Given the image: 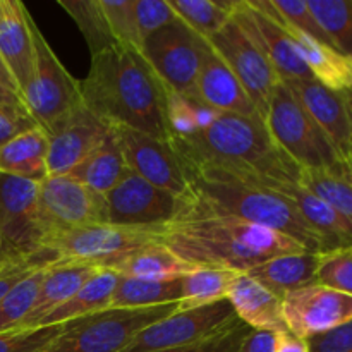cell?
Segmentation results:
<instances>
[{
    "label": "cell",
    "instance_id": "obj_1",
    "mask_svg": "<svg viewBox=\"0 0 352 352\" xmlns=\"http://www.w3.org/2000/svg\"><path fill=\"white\" fill-rule=\"evenodd\" d=\"M86 109L110 127H129L168 143V89L143 57L141 50L116 45L91 57L82 81Z\"/></svg>",
    "mask_w": 352,
    "mask_h": 352
},
{
    "label": "cell",
    "instance_id": "obj_2",
    "mask_svg": "<svg viewBox=\"0 0 352 352\" xmlns=\"http://www.w3.org/2000/svg\"><path fill=\"white\" fill-rule=\"evenodd\" d=\"M157 243L195 267L246 274L256 265L291 253H309L298 241L268 227L188 206L157 229Z\"/></svg>",
    "mask_w": 352,
    "mask_h": 352
},
{
    "label": "cell",
    "instance_id": "obj_3",
    "mask_svg": "<svg viewBox=\"0 0 352 352\" xmlns=\"http://www.w3.org/2000/svg\"><path fill=\"white\" fill-rule=\"evenodd\" d=\"M181 165L188 181V195L181 199L188 206L268 227L298 241L309 253L322 254L318 234L291 201L243 182L215 165Z\"/></svg>",
    "mask_w": 352,
    "mask_h": 352
},
{
    "label": "cell",
    "instance_id": "obj_4",
    "mask_svg": "<svg viewBox=\"0 0 352 352\" xmlns=\"http://www.w3.org/2000/svg\"><path fill=\"white\" fill-rule=\"evenodd\" d=\"M168 144L186 164L239 165L272 177L298 181L299 167L278 150L261 117L220 112L205 129L170 138Z\"/></svg>",
    "mask_w": 352,
    "mask_h": 352
},
{
    "label": "cell",
    "instance_id": "obj_5",
    "mask_svg": "<svg viewBox=\"0 0 352 352\" xmlns=\"http://www.w3.org/2000/svg\"><path fill=\"white\" fill-rule=\"evenodd\" d=\"M265 124L282 153L299 168L342 174V162L305 107L285 82H278L272 95Z\"/></svg>",
    "mask_w": 352,
    "mask_h": 352
},
{
    "label": "cell",
    "instance_id": "obj_6",
    "mask_svg": "<svg viewBox=\"0 0 352 352\" xmlns=\"http://www.w3.org/2000/svg\"><path fill=\"white\" fill-rule=\"evenodd\" d=\"M179 302L153 308L105 309L64 323L60 336L45 352H122L151 323L174 315Z\"/></svg>",
    "mask_w": 352,
    "mask_h": 352
},
{
    "label": "cell",
    "instance_id": "obj_7",
    "mask_svg": "<svg viewBox=\"0 0 352 352\" xmlns=\"http://www.w3.org/2000/svg\"><path fill=\"white\" fill-rule=\"evenodd\" d=\"M33 72L21 98L31 119L48 133L81 105V86L58 60L36 23L33 24Z\"/></svg>",
    "mask_w": 352,
    "mask_h": 352
},
{
    "label": "cell",
    "instance_id": "obj_8",
    "mask_svg": "<svg viewBox=\"0 0 352 352\" xmlns=\"http://www.w3.org/2000/svg\"><path fill=\"white\" fill-rule=\"evenodd\" d=\"M155 241H157V229L96 223L50 237L45 243V248L55 251L58 261L64 263L113 268L124 258Z\"/></svg>",
    "mask_w": 352,
    "mask_h": 352
},
{
    "label": "cell",
    "instance_id": "obj_9",
    "mask_svg": "<svg viewBox=\"0 0 352 352\" xmlns=\"http://www.w3.org/2000/svg\"><path fill=\"white\" fill-rule=\"evenodd\" d=\"M38 186L40 182L0 174V267L45 250L38 220Z\"/></svg>",
    "mask_w": 352,
    "mask_h": 352
},
{
    "label": "cell",
    "instance_id": "obj_10",
    "mask_svg": "<svg viewBox=\"0 0 352 352\" xmlns=\"http://www.w3.org/2000/svg\"><path fill=\"white\" fill-rule=\"evenodd\" d=\"M38 220L47 243L79 227L109 223L107 199L72 175H48L38 186Z\"/></svg>",
    "mask_w": 352,
    "mask_h": 352
},
{
    "label": "cell",
    "instance_id": "obj_11",
    "mask_svg": "<svg viewBox=\"0 0 352 352\" xmlns=\"http://www.w3.org/2000/svg\"><path fill=\"white\" fill-rule=\"evenodd\" d=\"M206 38L181 19H174L143 41L141 54L172 93L195 98V85L201 65Z\"/></svg>",
    "mask_w": 352,
    "mask_h": 352
},
{
    "label": "cell",
    "instance_id": "obj_12",
    "mask_svg": "<svg viewBox=\"0 0 352 352\" xmlns=\"http://www.w3.org/2000/svg\"><path fill=\"white\" fill-rule=\"evenodd\" d=\"M237 320L229 299L199 306L151 323L122 352H160L199 342L229 329Z\"/></svg>",
    "mask_w": 352,
    "mask_h": 352
},
{
    "label": "cell",
    "instance_id": "obj_13",
    "mask_svg": "<svg viewBox=\"0 0 352 352\" xmlns=\"http://www.w3.org/2000/svg\"><path fill=\"white\" fill-rule=\"evenodd\" d=\"M232 19L263 52L282 82L313 79L291 36L282 28L272 0H236Z\"/></svg>",
    "mask_w": 352,
    "mask_h": 352
},
{
    "label": "cell",
    "instance_id": "obj_14",
    "mask_svg": "<svg viewBox=\"0 0 352 352\" xmlns=\"http://www.w3.org/2000/svg\"><path fill=\"white\" fill-rule=\"evenodd\" d=\"M208 43L239 79L253 105L256 107L258 116L265 122L272 95L280 82V78L263 52L251 41L234 19H230L219 33L210 36Z\"/></svg>",
    "mask_w": 352,
    "mask_h": 352
},
{
    "label": "cell",
    "instance_id": "obj_15",
    "mask_svg": "<svg viewBox=\"0 0 352 352\" xmlns=\"http://www.w3.org/2000/svg\"><path fill=\"white\" fill-rule=\"evenodd\" d=\"M109 223L138 229L167 226L181 210V198L150 184L133 170L105 195Z\"/></svg>",
    "mask_w": 352,
    "mask_h": 352
},
{
    "label": "cell",
    "instance_id": "obj_16",
    "mask_svg": "<svg viewBox=\"0 0 352 352\" xmlns=\"http://www.w3.org/2000/svg\"><path fill=\"white\" fill-rule=\"evenodd\" d=\"M289 332L301 339L322 336L352 320V296L322 284H309L282 299Z\"/></svg>",
    "mask_w": 352,
    "mask_h": 352
},
{
    "label": "cell",
    "instance_id": "obj_17",
    "mask_svg": "<svg viewBox=\"0 0 352 352\" xmlns=\"http://www.w3.org/2000/svg\"><path fill=\"white\" fill-rule=\"evenodd\" d=\"M110 129L129 170L177 198H184L188 195V181L181 160L170 144L129 127L116 126Z\"/></svg>",
    "mask_w": 352,
    "mask_h": 352
},
{
    "label": "cell",
    "instance_id": "obj_18",
    "mask_svg": "<svg viewBox=\"0 0 352 352\" xmlns=\"http://www.w3.org/2000/svg\"><path fill=\"white\" fill-rule=\"evenodd\" d=\"M110 133V126L93 116L85 103L48 131V175L71 174Z\"/></svg>",
    "mask_w": 352,
    "mask_h": 352
},
{
    "label": "cell",
    "instance_id": "obj_19",
    "mask_svg": "<svg viewBox=\"0 0 352 352\" xmlns=\"http://www.w3.org/2000/svg\"><path fill=\"white\" fill-rule=\"evenodd\" d=\"M285 85L325 134L342 165L349 164L352 155L351 122L342 93L332 91L315 79L287 81Z\"/></svg>",
    "mask_w": 352,
    "mask_h": 352
},
{
    "label": "cell",
    "instance_id": "obj_20",
    "mask_svg": "<svg viewBox=\"0 0 352 352\" xmlns=\"http://www.w3.org/2000/svg\"><path fill=\"white\" fill-rule=\"evenodd\" d=\"M195 98L215 109L217 112L260 117L256 107L253 105L239 79L227 67L220 55L213 50L208 40H206L201 65H199L198 78H196Z\"/></svg>",
    "mask_w": 352,
    "mask_h": 352
},
{
    "label": "cell",
    "instance_id": "obj_21",
    "mask_svg": "<svg viewBox=\"0 0 352 352\" xmlns=\"http://www.w3.org/2000/svg\"><path fill=\"white\" fill-rule=\"evenodd\" d=\"M33 17L19 0H0V55L6 60L19 95L34 64Z\"/></svg>",
    "mask_w": 352,
    "mask_h": 352
},
{
    "label": "cell",
    "instance_id": "obj_22",
    "mask_svg": "<svg viewBox=\"0 0 352 352\" xmlns=\"http://www.w3.org/2000/svg\"><path fill=\"white\" fill-rule=\"evenodd\" d=\"M227 299L232 305L237 318L250 329L270 330L277 333L287 330L282 299L254 280L251 275L237 274Z\"/></svg>",
    "mask_w": 352,
    "mask_h": 352
},
{
    "label": "cell",
    "instance_id": "obj_23",
    "mask_svg": "<svg viewBox=\"0 0 352 352\" xmlns=\"http://www.w3.org/2000/svg\"><path fill=\"white\" fill-rule=\"evenodd\" d=\"M96 270L98 268L89 267V265L64 263V261L50 265L45 272L36 301L30 315L21 322L17 330H31L41 327L43 320L58 306L69 301L82 287V284L96 274Z\"/></svg>",
    "mask_w": 352,
    "mask_h": 352
},
{
    "label": "cell",
    "instance_id": "obj_24",
    "mask_svg": "<svg viewBox=\"0 0 352 352\" xmlns=\"http://www.w3.org/2000/svg\"><path fill=\"white\" fill-rule=\"evenodd\" d=\"M277 10V9H275ZM278 14V12H277ZM282 28L287 31L294 43L296 50L305 60L306 67L311 72L313 79L323 85L325 88L337 93H346L352 89V57L340 54L337 48L330 45H323L306 34L299 33L282 21L278 14Z\"/></svg>",
    "mask_w": 352,
    "mask_h": 352
},
{
    "label": "cell",
    "instance_id": "obj_25",
    "mask_svg": "<svg viewBox=\"0 0 352 352\" xmlns=\"http://www.w3.org/2000/svg\"><path fill=\"white\" fill-rule=\"evenodd\" d=\"M48 134L33 126L21 131L0 146V174L41 182L48 177Z\"/></svg>",
    "mask_w": 352,
    "mask_h": 352
},
{
    "label": "cell",
    "instance_id": "obj_26",
    "mask_svg": "<svg viewBox=\"0 0 352 352\" xmlns=\"http://www.w3.org/2000/svg\"><path fill=\"white\" fill-rule=\"evenodd\" d=\"M318 263L320 254L316 253L280 254L256 265L246 274L275 296L284 299L285 294L296 289L315 284Z\"/></svg>",
    "mask_w": 352,
    "mask_h": 352
},
{
    "label": "cell",
    "instance_id": "obj_27",
    "mask_svg": "<svg viewBox=\"0 0 352 352\" xmlns=\"http://www.w3.org/2000/svg\"><path fill=\"white\" fill-rule=\"evenodd\" d=\"M195 265L188 263L177 254L172 253L168 248L160 243H151L148 246L141 248L136 253L124 258L120 263L110 268L120 277L140 278V280L151 282H168L179 280L186 274L195 270Z\"/></svg>",
    "mask_w": 352,
    "mask_h": 352
},
{
    "label": "cell",
    "instance_id": "obj_28",
    "mask_svg": "<svg viewBox=\"0 0 352 352\" xmlns=\"http://www.w3.org/2000/svg\"><path fill=\"white\" fill-rule=\"evenodd\" d=\"M119 277L120 275L110 268H98L96 274L89 277L69 301L58 306L43 320L41 327L62 325V323L109 309Z\"/></svg>",
    "mask_w": 352,
    "mask_h": 352
},
{
    "label": "cell",
    "instance_id": "obj_29",
    "mask_svg": "<svg viewBox=\"0 0 352 352\" xmlns=\"http://www.w3.org/2000/svg\"><path fill=\"white\" fill-rule=\"evenodd\" d=\"M127 172H129V167H127L122 151L110 129L109 136L69 175L88 186L93 191L105 196L126 177Z\"/></svg>",
    "mask_w": 352,
    "mask_h": 352
},
{
    "label": "cell",
    "instance_id": "obj_30",
    "mask_svg": "<svg viewBox=\"0 0 352 352\" xmlns=\"http://www.w3.org/2000/svg\"><path fill=\"white\" fill-rule=\"evenodd\" d=\"M237 274L239 272L223 268L196 267L181 278V301L177 311H188L227 299Z\"/></svg>",
    "mask_w": 352,
    "mask_h": 352
},
{
    "label": "cell",
    "instance_id": "obj_31",
    "mask_svg": "<svg viewBox=\"0 0 352 352\" xmlns=\"http://www.w3.org/2000/svg\"><path fill=\"white\" fill-rule=\"evenodd\" d=\"M179 301H181V278L168 282H151L119 277L117 287L112 294V301H110V308H153V306Z\"/></svg>",
    "mask_w": 352,
    "mask_h": 352
},
{
    "label": "cell",
    "instance_id": "obj_32",
    "mask_svg": "<svg viewBox=\"0 0 352 352\" xmlns=\"http://www.w3.org/2000/svg\"><path fill=\"white\" fill-rule=\"evenodd\" d=\"M58 6L78 24L91 57L119 45L110 31L100 0H58Z\"/></svg>",
    "mask_w": 352,
    "mask_h": 352
},
{
    "label": "cell",
    "instance_id": "obj_33",
    "mask_svg": "<svg viewBox=\"0 0 352 352\" xmlns=\"http://www.w3.org/2000/svg\"><path fill=\"white\" fill-rule=\"evenodd\" d=\"M234 2L236 0H168V6L182 23L208 40L232 19Z\"/></svg>",
    "mask_w": 352,
    "mask_h": 352
},
{
    "label": "cell",
    "instance_id": "obj_34",
    "mask_svg": "<svg viewBox=\"0 0 352 352\" xmlns=\"http://www.w3.org/2000/svg\"><path fill=\"white\" fill-rule=\"evenodd\" d=\"M308 6L333 47L352 57V0H308Z\"/></svg>",
    "mask_w": 352,
    "mask_h": 352
},
{
    "label": "cell",
    "instance_id": "obj_35",
    "mask_svg": "<svg viewBox=\"0 0 352 352\" xmlns=\"http://www.w3.org/2000/svg\"><path fill=\"white\" fill-rule=\"evenodd\" d=\"M298 182L333 206L344 219L352 223V186L349 182L330 172L308 168H299Z\"/></svg>",
    "mask_w": 352,
    "mask_h": 352
},
{
    "label": "cell",
    "instance_id": "obj_36",
    "mask_svg": "<svg viewBox=\"0 0 352 352\" xmlns=\"http://www.w3.org/2000/svg\"><path fill=\"white\" fill-rule=\"evenodd\" d=\"M47 268H41V270L34 272L30 277L24 278V280H21L0 301V333L17 330L21 322L30 315L31 308L36 301L38 291H40L41 280H43Z\"/></svg>",
    "mask_w": 352,
    "mask_h": 352
},
{
    "label": "cell",
    "instance_id": "obj_37",
    "mask_svg": "<svg viewBox=\"0 0 352 352\" xmlns=\"http://www.w3.org/2000/svg\"><path fill=\"white\" fill-rule=\"evenodd\" d=\"M100 6L117 43L141 50L143 41L138 31L134 0H100Z\"/></svg>",
    "mask_w": 352,
    "mask_h": 352
},
{
    "label": "cell",
    "instance_id": "obj_38",
    "mask_svg": "<svg viewBox=\"0 0 352 352\" xmlns=\"http://www.w3.org/2000/svg\"><path fill=\"white\" fill-rule=\"evenodd\" d=\"M316 284L352 296V248L320 254Z\"/></svg>",
    "mask_w": 352,
    "mask_h": 352
},
{
    "label": "cell",
    "instance_id": "obj_39",
    "mask_svg": "<svg viewBox=\"0 0 352 352\" xmlns=\"http://www.w3.org/2000/svg\"><path fill=\"white\" fill-rule=\"evenodd\" d=\"M272 6L277 9V12L280 14L282 21L285 24L298 30L299 33L313 38V40L320 41V43L333 47L330 38L327 36L323 28L320 26L316 17L313 16L311 9L308 6V0H272Z\"/></svg>",
    "mask_w": 352,
    "mask_h": 352
},
{
    "label": "cell",
    "instance_id": "obj_40",
    "mask_svg": "<svg viewBox=\"0 0 352 352\" xmlns=\"http://www.w3.org/2000/svg\"><path fill=\"white\" fill-rule=\"evenodd\" d=\"M62 329L64 323L0 333V352H45L60 336Z\"/></svg>",
    "mask_w": 352,
    "mask_h": 352
},
{
    "label": "cell",
    "instance_id": "obj_41",
    "mask_svg": "<svg viewBox=\"0 0 352 352\" xmlns=\"http://www.w3.org/2000/svg\"><path fill=\"white\" fill-rule=\"evenodd\" d=\"M58 256L55 251L48 250H41L40 253H36L34 256L28 258V260L17 261V263H10V265H3L0 268V301L6 298L7 292L10 289L16 287L21 280H24L26 277H30L31 274L34 272L41 270V268H47L50 265L57 263Z\"/></svg>",
    "mask_w": 352,
    "mask_h": 352
},
{
    "label": "cell",
    "instance_id": "obj_42",
    "mask_svg": "<svg viewBox=\"0 0 352 352\" xmlns=\"http://www.w3.org/2000/svg\"><path fill=\"white\" fill-rule=\"evenodd\" d=\"M134 14L141 41L177 19L172 7L168 6V0H134Z\"/></svg>",
    "mask_w": 352,
    "mask_h": 352
},
{
    "label": "cell",
    "instance_id": "obj_43",
    "mask_svg": "<svg viewBox=\"0 0 352 352\" xmlns=\"http://www.w3.org/2000/svg\"><path fill=\"white\" fill-rule=\"evenodd\" d=\"M250 327L244 322H241L239 318L226 329L223 332L217 333V336L208 337L205 340H199V342L189 344V346L177 347V349H168V351H160V352H237L239 349V344L243 342V339L246 337V333L250 332Z\"/></svg>",
    "mask_w": 352,
    "mask_h": 352
},
{
    "label": "cell",
    "instance_id": "obj_44",
    "mask_svg": "<svg viewBox=\"0 0 352 352\" xmlns=\"http://www.w3.org/2000/svg\"><path fill=\"white\" fill-rule=\"evenodd\" d=\"M306 340L309 352H352V320L346 325Z\"/></svg>",
    "mask_w": 352,
    "mask_h": 352
},
{
    "label": "cell",
    "instance_id": "obj_45",
    "mask_svg": "<svg viewBox=\"0 0 352 352\" xmlns=\"http://www.w3.org/2000/svg\"><path fill=\"white\" fill-rule=\"evenodd\" d=\"M275 349H277V332L251 329L239 344L237 352H275Z\"/></svg>",
    "mask_w": 352,
    "mask_h": 352
},
{
    "label": "cell",
    "instance_id": "obj_46",
    "mask_svg": "<svg viewBox=\"0 0 352 352\" xmlns=\"http://www.w3.org/2000/svg\"><path fill=\"white\" fill-rule=\"evenodd\" d=\"M0 112L6 113V116L10 117V119L34 122V120L30 117V113H28L26 107H24L23 98H21L17 93L3 88V86H0Z\"/></svg>",
    "mask_w": 352,
    "mask_h": 352
},
{
    "label": "cell",
    "instance_id": "obj_47",
    "mask_svg": "<svg viewBox=\"0 0 352 352\" xmlns=\"http://www.w3.org/2000/svg\"><path fill=\"white\" fill-rule=\"evenodd\" d=\"M38 126L34 122H28V120H16L7 117L6 113L0 112V146H2L6 141H9L10 138H14L16 134H19L21 131L30 129V127Z\"/></svg>",
    "mask_w": 352,
    "mask_h": 352
},
{
    "label": "cell",
    "instance_id": "obj_48",
    "mask_svg": "<svg viewBox=\"0 0 352 352\" xmlns=\"http://www.w3.org/2000/svg\"><path fill=\"white\" fill-rule=\"evenodd\" d=\"M275 352H309L308 340L294 336L289 330L277 333V349Z\"/></svg>",
    "mask_w": 352,
    "mask_h": 352
},
{
    "label": "cell",
    "instance_id": "obj_49",
    "mask_svg": "<svg viewBox=\"0 0 352 352\" xmlns=\"http://www.w3.org/2000/svg\"><path fill=\"white\" fill-rule=\"evenodd\" d=\"M0 86H3V88L10 89V91H14L19 95V89H17L16 81H14L12 74H10L9 67H7V64H6V60L2 58V55H0Z\"/></svg>",
    "mask_w": 352,
    "mask_h": 352
},
{
    "label": "cell",
    "instance_id": "obj_50",
    "mask_svg": "<svg viewBox=\"0 0 352 352\" xmlns=\"http://www.w3.org/2000/svg\"><path fill=\"white\" fill-rule=\"evenodd\" d=\"M344 96V102H346V109H347V113H349V122H351V140H352V89L351 91H346L342 93ZM352 158V155H351ZM351 162V160H349Z\"/></svg>",
    "mask_w": 352,
    "mask_h": 352
},
{
    "label": "cell",
    "instance_id": "obj_51",
    "mask_svg": "<svg viewBox=\"0 0 352 352\" xmlns=\"http://www.w3.org/2000/svg\"><path fill=\"white\" fill-rule=\"evenodd\" d=\"M340 177H342L346 182H349V184L352 186V158H351L349 164L344 165L342 174H340Z\"/></svg>",
    "mask_w": 352,
    "mask_h": 352
},
{
    "label": "cell",
    "instance_id": "obj_52",
    "mask_svg": "<svg viewBox=\"0 0 352 352\" xmlns=\"http://www.w3.org/2000/svg\"><path fill=\"white\" fill-rule=\"evenodd\" d=\"M0 268H2V267H0Z\"/></svg>",
    "mask_w": 352,
    "mask_h": 352
}]
</instances>
